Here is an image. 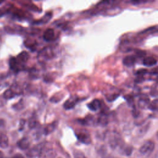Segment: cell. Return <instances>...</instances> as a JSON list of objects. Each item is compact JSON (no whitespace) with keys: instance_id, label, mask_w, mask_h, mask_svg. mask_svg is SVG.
I'll return each mask as SVG.
<instances>
[{"instance_id":"obj_10","label":"cell","mask_w":158,"mask_h":158,"mask_svg":"<svg viewBox=\"0 0 158 158\" xmlns=\"http://www.w3.org/2000/svg\"><path fill=\"white\" fill-rule=\"evenodd\" d=\"M44 148V144L43 143H41L39 144L36 146H35V147H33L29 152V154L30 156H38L40 154V153L41 152V151L43 150V149Z\"/></svg>"},{"instance_id":"obj_22","label":"cell","mask_w":158,"mask_h":158,"mask_svg":"<svg viewBox=\"0 0 158 158\" xmlns=\"http://www.w3.org/2000/svg\"><path fill=\"white\" fill-rule=\"evenodd\" d=\"M135 52H136L135 54H136V57H143L145 56V55H146V52L144 51L139 50V49L136 50Z\"/></svg>"},{"instance_id":"obj_24","label":"cell","mask_w":158,"mask_h":158,"mask_svg":"<svg viewBox=\"0 0 158 158\" xmlns=\"http://www.w3.org/2000/svg\"><path fill=\"white\" fill-rule=\"evenodd\" d=\"M125 99L128 102L129 104L133 103V97H132L131 96L128 95V96H125Z\"/></svg>"},{"instance_id":"obj_21","label":"cell","mask_w":158,"mask_h":158,"mask_svg":"<svg viewBox=\"0 0 158 158\" xmlns=\"http://www.w3.org/2000/svg\"><path fill=\"white\" fill-rule=\"evenodd\" d=\"M148 72L146 69H139V70H138L136 72V75L137 76H143L144 75H145L146 73H147Z\"/></svg>"},{"instance_id":"obj_5","label":"cell","mask_w":158,"mask_h":158,"mask_svg":"<svg viewBox=\"0 0 158 158\" xmlns=\"http://www.w3.org/2000/svg\"><path fill=\"white\" fill-rule=\"evenodd\" d=\"M136 61V57L135 56L130 55L127 56L123 59V64L127 67L133 66Z\"/></svg>"},{"instance_id":"obj_20","label":"cell","mask_w":158,"mask_h":158,"mask_svg":"<svg viewBox=\"0 0 158 158\" xmlns=\"http://www.w3.org/2000/svg\"><path fill=\"white\" fill-rule=\"evenodd\" d=\"M9 64H10V67H11L12 69H17V61L16 59L14 58V57H12V58L10 59V60H9Z\"/></svg>"},{"instance_id":"obj_18","label":"cell","mask_w":158,"mask_h":158,"mask_svg":"<svg viewBox=\"0 0 158 158\" xmlns=\"http://www.w3.org/2000/svg\"><path fill=\"white\" fill-rule=\"evenodd\" d=\"M73 158H86L84 153L80 150H75L73 152Z\"/></svg>"},{"instance_id":"obj_1","label":"cell","mask_w":158,"mask_h":158,"mask_svg":"<svg viewBox=\"0 0 158 158\" xmlns=\"http://www.w3.org/2000/svg\"><path fill=\"white\" fill-rule=\"evenodd\" d=\"M155 148V144L152 141H146L139 148V153L146 157L149 156Z\"/></svg>"},{"instance_id":"obj_27","label":"cell","mask_w":158,"mask_h":158,"mask_svg":"<svg viewBox=\"0 0 158 158\" xmlns=\"http://www.w3.org/2000/svg\"><path fill=\"white\" fill-rule=\"evenodd\" d=\"M12 158H25V157L20 154H17L14 155Z\"/></svg>"},{"instance_id":"obj_17","label":"cell","mask_w":158,"mask_h":158,"mask_svg":"<svg viewBox=\"0 0 158 158\" xmlns=\"http://www.w3.org/2000/svg\"><path fill=\"white\" fill-rule=\"evenodd\" d=\"M15 96V93L10 89L6 90L4 93V97L6 99H10Z\"/></svg>"},{"instance_id":"obj_6","label":"cell","mask_w":158,"mask_h":158,"mask_svg":"<svg viewBox=\"0 0 158 158\" xmlns=\"http://www.w3.org/2000/svg\"><path fill=\"white\" fill-rule=\"evenodd\" d=\"M101 102L100 100L98 99H95L93 100L91 102L88 104V107L92 111H96L101 107Z\"/></svg>"},{"instance_id":"obj_4","label":"cell","mask_w":158,"mask_h":158,"mask_svg":"<svg viewBox=\"0 0 158 158\" xmlns=\"http://www.w3.org/2000/svg\"><path fill=\"white\" fill-rule=\"evenodd\" d=\"M149 104V98L147 94H141L138 101V106L141 109H145Z\"/></svg>"},{"instance_id":"obj_3","label":"cell","mask_w":158,"mask_h":158,"mask_svg":"<svg viewBox=\"0 0 158 158\" xmlns=\"http://www.w3.org/2000/svg\"><path fill=\"white\" fill-rule=\"evenodd\" d=\"M56 151L52 148H43L38 155L39 158H56Z\"/></svg>"},{"instance_id":"obj_12","label":"cell","mask_w":158,"mask_h":158,"mask_svg":"<svg viewBox=\"0 0 158 158\" xmlns=\"http://www.w3.org/2000/svg\"><path fill=\"white\" fill-rule=\"evenodd\" d=\"M8 138L4 133H0V148H6L8 146Z\"/></svg>"},{"instance_id":"obj_19","label":"cell","mask_w":158,"mask_h":158,"mask_svg":"<svg viewBox=\"0 0 158 158\" xmlns=\"http://www.w3.org/2000/svg\"><path fill=\"white\" fill-rule=\"evenodd\" d=\"M157 99H156L155 100H154L153 101H152L151 102V104H149L148 106V108L151 110H152V111H155L157 109Z\"/></svg>"},{"instance_id":"obj_9","label":"cell","mask_w":158,"mask_h":158,"mask_svg":"<svg viewBox=\"0 0 158 158\" xmlns=\"http://www.w3.org/2000/svg\"><path fill=\"white\" fill-rule=\"evenodd\" d=\"M43 39L46 41H51L54 38V31L52 28H48L44 32L43 35Z\"/></svg>"},{"instance_id":"obj_11","label":"cell","mask_w":158,"mask_h":158,"mask_svg":"<svg viewBox=\"0 0 158 158\" xmlns=\"http://www.w3.org/2000/svg\"><path fill=\"white\" fill-rule=\"evenodd\" d=\"M143 64L147 67H151L157 64V60L152 57H146L143 59Z\"/></svg>"},{"instance_id":"obj_8","label":"cell","mask_w":158,"mask_h":158,"mask_svg":"<svg viewBox=\"0 0 158 158\" xmlns=\"http://www.w3.org/2000/svg\"><path fill=\"white\" fill-rule=\"evenodd\" d=\"M78 101V98H70L69 99H67L64 104L63 107L65 110H69V109H71L72 108H73L76 104V103L77 102V101Z\"/></svg>"},{"instance_id":"obj_26","label":"cell","mask_w":158,"mask_h":158,"mask_svg":"<svg viewBox=\"0 0 158 158\" xmlns=\"http://www.w3.org/2000/svg\"><path fill=\"white\" fill-rule=\"evenodd\" d=\"M147 1H131L130 2L132 3L133 4H141V3H144L146 2Z\"/></svg>"},{"instance_id":"obj_25","label":"cell","mask_w":158,"mask_h":158,"mask_svg":"<svg viewBox=\"0 0 158 158\" xmlns=\"http://www.w3.org/2000/svg\"><path fill=\"white\" fill-rule=\"evenodd\" d=\"M144 80V78L143 76H137V78L135 79V81L136 83H141Z\"/></svg>"},{"instance_id":"obj_16","label":"cell","mask_w":158,"mask_h":158,"mask_svg":"<svg viewBox=\"0 0 158 158\" xmlns=\"http://www.w3.org/2000/svg\"><path fill=\"white\" fill-rule=\"evenodd\" d=\"M93 117L91 115H88L87 117L85 118L82 120H79L78 122L81 123V124L84 125H90L93 123Z\"/></svg>"},{"instance_id":"obj_23","label":"cell","mask_w":158,"mask_h":158,"mask_svg":"<svg viewBox=\"0 0 158 158\" xmlns=\"http://www.w3.org/2000/svg\"><path fill=\"white\" fill-rule=\"evenodd\" d=\"M37 125V122L36 121V120L35 119H31L30 121H29V123H28V126L30 128H35Z\"/></svg>"},{"instance_id":"obj_15","label":"cell","mask_w":158,"mask_h":158,"mask_svg":"<svg viewBox=\"0 0 158 158\" xmlns=\"http://www.w3.org/2000/svg\"><path fill=\"white\" fill-rule=\"evenodd\" d=\"M98 124L102 125V126H105L108 123V119H107V116L105 113H102L101 114V115L98 118Z\"/></svg>"},{"instance_id":"obj_14","label":"cell","mask_w":158,"mask_h":158,"mask_svg":"<svg viewBox=\"0 0 158 158\" xmlns=\"http://www.w3.org/2000/svg\"><path fill=\"white\" fill-rule=\"evenodd\" d=\"M57 122H54L53 123L48 125L44 130V133L46 134V135H48L49 133H51V132H52L57 127Z\"/></svg>"},{"instance_id":"obj_7","label":"cell","mask_w":158,"mask_h":158,"mask_svg":"<svg viewBox=\"0 0 158 158\" xmlns=\"http://www.w3.org/2000/svg\"><path fill=\"white\" fill-rule=\"evenodd\" d=\"M30 141L27 138H23L17 142L18 147L22 150H27L30 147Z\"/></svg>"},{"instance_id":"obj_2","label":"cell","mask_w":158,"mask_h":158,"mask_svg":"<svg viewBox=\"0 0 158 158\" xmlns=\"http://www.w3.org/2000/svg\"><path fill=\"white\" fill-rule=\"evenodd\" d=\"M77 139L82 143L89 144L91 142V136L89 133L86 130H80L75 133Z\"/></svg>"},{"instance_id":"obj_13","label":"cell","mask_w":158,"mask_h":158,"mask_svg":"<svg viewBox=\"0 0 158 158\" xmlns=\"http://www.w3.org/2000/svg\"><path fill=\"white\" fill-rule=\"evenodd\" d=\"M29 58V55L28 52L25 51L22 52L20 54H19L17 56V62H26Z\"/></svg>"}]
</instances>
